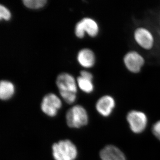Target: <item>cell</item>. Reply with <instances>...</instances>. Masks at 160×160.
<instances>
[{
    "mask_svg": "<svg viewBox=\"0 0 160 160\" xmlns=\"http://www.w3.org/2000/svg\"><path fill=\"white\" fill-rule=\"evenodd\" d=\"M114 98L110 95L102 96L96 103V109L101 115L108 117L111 114L115 106Z\"/></svg>",
    "mask_w": 160,
    "mask_h": 160,
    "instance_id": "cell-9",
    "label": "cell"
},
{
    "mask_svg": "<svg viewBox=\"0 0 160 160\" xmlns=\"http://www.w3.org/2000/svg\"><path fill=\"white\" fill-rule=\"evenodd\" d=\"M46 0H23V5L31 9H39L45 7L47 4Z\"/></svg>",
    "mask_w": 160,
    "mask_h": 160,
    "instance_id": "cell-14",
    "label": "cell"
},
{
    "mask_svg": "<svg viewBox=\"0 0 160 160\" xmlns=\"http://www.w3.org/2000/svg\"><path fill=\"white\" fill-rule=\"evenodd\" d=\"M11 18L12 13L10 10L6 6L1 4L0 6V19L9 21Z\"/></svg>",
    "mask_w": 160,
    "mask_h": 160,
    "instance_id": "cell-16",
    "label": "cell"
},
{
    "mask_svg": "<svg viewBox=\"0 0 160 160\" xmlns=\"http://www.w3.org/2000/svg\"><path fill=\"white\" fill-rule=\"evenodd\" d=\"M59 93L61 98L67 104H73L76 101L77 98V93L63 91H59Z\"/></svg>",
    "mask_w": 160,
    "mask_h": 160,
    "instance_id": "cell-15",
    "label": "cell"
},
{
    "mask_svg": "<svg viewBox=\"0 0 160 160\" xmlns=\"http://www.w3.org/2000/svg\"><path fill=\"white\" fill-rule=\"evenodd\" d=\"M52 152L54 160H76L78 154L77 146L68 139L54 143L52 146Z\"/></svg>",
    "mask_w": 160,
    "mask_h": 160,
    "instance_id": "cell-3",
    "label": "cell"
},
{
    "mask_svg": "<svg viewBox=\"0 0 160 160\" xmlns=\"http://www.w3.org/2000/svg\"><path fill=\"white\" fill-rule=\"evenodd\" d=\"M62 106V100L55 93H47L44 96L41 104V109L44 114L54 117Z\"/></svg>",
    "mask_w": 160,
    "mask_h": 160,
    "instance_id": "cell-5",
    "label": "cell"
},
{
    "mask_svg": "<svg viewBox=\"0 0 160 160\" xmlns=\"http://www.w3.org/2000/svg\"><path fill=\"white\" fill-rule=\"evenodd\" d=\"M100 157L102 160H126L122 152L112 145H108L102 149Z\"/></svg>",
    "mask_w": 160,
    "mask_h": 160,
    "instance_id": "cell-11",
    "label": "cell"
},
{
    "mask_svg": "<svg viewBox=\"0 0 160 160\" xmlns=\"http://www.w3.org/2000/svg\"><path fill=\"white\" fill-rule=\"evenodd\" d=\"M78 22L86 34L89 37L94 38L99 35L101 32L99 24L93 18H84Z\"/></svg>",
    "mask_w": 160,
    "mask_h": 160,
    "instance_id": "cell-10",
    "label": "cell"
},
{
    "mask_svg": "<svg viewBox=\"0 0 160 160\" xmlns=\"http://www.w3.org/2000/svg\"><path fill=\"white\" fill-rule=\"evenodd\" d=\"M127 120L132 131L135 133L142 132L147 126V117L142 112L130 111L127 115Z\"/></svg>",
    "mask_w": 160,
    "mask_h": 160,
    "instance_id": "cell-6",
    "label": "cell"
},
{
    "mask_svg": "<svg viewBox=\"0 0 160 160\" xmlns=\"http://www.w3.org/2000/svg\"><path fill=\"white\" fill-rule=\"evenodd\" d=\"M15 90L13 83L8 80H2L0 82V98L3 101L10 99L14 96Z\"/></svg>",
    "mask_w": 160,
    "mask_h": 160,
    "instance_id": "cell-12",
    "label": "cell"
},
{
    "mask_svg": "<svg viewBox=\"0 0 160 160\" xmlns=\"http://www.w3.org/2000/svg\"><path fill=\"white\" fill-rule=\"evenodd\" d=\"M77 59L79 64L86 69L93 68L97 63V56L94 52L90 48L81 49L78 52Z\"/></svg>",
    "mask_w": 160,
    "mask_h": 160,
    "instance_id": "cell-8",
    "label": "cell"
},
{
    "mask_svg": "<svg viewBox=\"0 0 160 160\" xmlns=\"http://www.w3.org/2000/svg\"><path fill=\"white\" fill-rule=\"evenodd\" d=\"M133 42L142 51L150 52L154 49L156 39L153 32L146 26H138L132 32Z\"/></svg>",
    "mask_w": 160,
    "mask_h": 160,
    "instance_id": "cell-1",
    "label": "cell"
},
{
    "mask_svg": "<svg viewBox=\"0 0 160 160\" xmlns=\"http://www.w3.org/2000/svg\"><path fill=\"white\" fill-rule=\"evenodd\" d=\"M56 84L59 91L77 93L78 86L77 79L68 72H62L58 76Z\"/></svg>",
    "mask_w": 160,
    "mask_h": 160,
    "instance_id": "cell-7",
    "label": "cell"
},
{
    "mask_svg": "<svg viewBox=\"0 0 160 160\" xmlns=\"http://www.w3.org/2000/svg\"><path fill=\"white\" fill-rule=\"evenodd\" d=\"M122 62L125 69L130 74H139L146 66V60L140 50L131 49L126 51L122 56Z\"/></svg>",
    "mask_w": 160,
    "mask_h": 160,
    "instance_id": "cell-2",
    "label": "cell"
},
{
    "mask_svg": "<svg viewBox=\"0 0 160 160\" xmlns=\"http://www.w3.org/2000/svg\"><path fill=\"white\" fill-rule=\"evenodd\" d=\"M66 123L71 128H81L86 126L89 122V116L86 109L81 105L72 106L67 111Z\"/></svg>",
    "mask_w": 160,
    "mask_h": 160,
    "instance_id": "cell-4",
    "label": "cell"
},
{
    "mask_svg": "<svg viewBox=\"0 0 160 160\" xmlns=\"http://www.w3.org/2000/svg\"><path fill=\"white\" fill-rule=\"evenodd\" d=\"M80 76L82 77L86 78L89 79L93 80L94 76L91 72L88 71V70H82L80 72Z\"/></svg>",
    "mask_w": 160,
    "mask_h": 160,
    "instance_id": "cell-18",
    "label": "cell"
},
{
    "mask_svg": "<svg viewBox=\"0 0 160 160\" xmlns=\"http://www.w3.org/2000/svg\"><path fill=\"white\" fill-rule=\"evenodd\" d=\"M76 79L78 88H79L83 92L90 94L94 91L95 85L93 80L86 78L80 76L78 77Z\"/></svg>",
    "mask_w": 160,
    "mask_h": 160,
    "instance_id": "cell-13",
    "label": "cell"
},
{
    "mask_svg": "<svg viewBox=\"0 0 160 160\" xmlns=\"http://www.w3.org/2000/svg\"><path fill=\"white\" fill-rule=\"evenodd\" d=\"M152 132L155 136L160 140V121L154 124L152 126Z\"/></svg>",
    "mask_w": 160,
    "mask_h": 160,
    "instance_id": "cell-17",
    "label": "cell"
}]
</instances>
